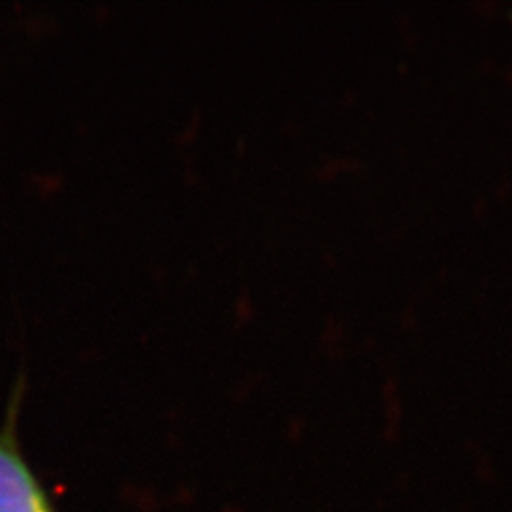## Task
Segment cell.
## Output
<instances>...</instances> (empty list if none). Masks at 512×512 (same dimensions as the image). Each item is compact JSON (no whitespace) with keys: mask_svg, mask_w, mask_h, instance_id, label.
<instances>
[{"mask_svg":"<svg viewBox=\"0 0 512 512\" xmlns=\"http://www.w3.org/2000/svg\"><path fill=\"white\" fill-rule=\"evenodd\" d=\"M25 393L27 376L21 368L0 425V512H55L52 499L21 448L19 418Z\"/></svg>","mask_w":512,"mask_h":512,"instance_id":"cell-1","label":"cell"}]
</instances>
